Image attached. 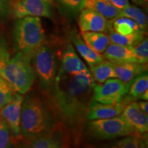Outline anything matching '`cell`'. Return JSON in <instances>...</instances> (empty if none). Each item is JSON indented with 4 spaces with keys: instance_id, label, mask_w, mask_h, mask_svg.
<instances>
[{
    "instance_id": "1",
    "label": "cell",
    "mask_w": 148,
    "mask_h": 148,
    "mask_svg": "<svg viewBox=\"0 0 148 148\" xmlns=\"http://www.w3.org/2000/svg\"><path fill=\"white\" fill-rule=\"evenodd\" d=\"M95 84L89 71L71 75L59 70L53 84L54 101L59 114L68 125H80L86 119Z\"/></svg>"
},
{
    "instance_id": "2",
    "label": "cell",
    "mask_w": 148,
    "mask_h": 148,
    "mask_svg": "<svg viewBox=\"0 0 148 148\" xmlns=\"http://www.w3.org/2000/svg\"><path fill=\"white\" fill-rule=\"evenodd\" d=\"M55 126L54 119L47 106L36 96H27L21 108L20 132L25 143L51 134Z\"/></svg>"
},
{
    "instance_id": "3",
    "label": "cell",
    "mask_w": 148,
    "mask_h": 148,
    "mask_svg": "<svg viewBox=\"0 0 148 148\" xmlns=\"http://www.w3.org/2000/svg\"><path fill=\"white\" fill-rule=\"evenodd\" d=\"M15 48L30 58L32 53L45 41V34L38 16H25L18 18L13 29Z\"/></svg>"
},
{
    "instance_id": "4",
    "label": "cell",
    "mask_w": 148,
    "mask_h": 148,
    "mask_svg": "<svg viewBox=\"0 0 148 148\" xmlns=\"http://www.w3.org/2000/svg\"><path fill=\"white\" fill-rule=\"evenodd\" d=\"M30 58L17 51L0 71V76L9 83L14 92L23 95L30 90L36 79Z\"/></svg>"
},
{
    "instance_id": "5",
    "label": "cell",
    "mask_w": 148,
    "mask_h": 148,
    "mask_svg": "<svg viewBox=\"0 0 148 148\" xmlns=\"http://www.w3.org/2000/svg\"><path fill=\"white\" fill-rule=\"evenodd\" d=\"M87 130L92 136L100 140L124 137L136 132L120 115L108 119L90 120Z\"/></svg>"
},
{
    "instance_id": "6",
    "label": "cell",
    "mask_w": 148,
    "mask_h": 148,
    "mask_svg": "<svg viewBox=\"0 0 148 148\" xmlns=\"http://www.w3.org/2000/svg\"><path fill=\"white\" fill-rule=\"evenodd\" d=\"M31 64L42 86L50 88L56 76V60L52 49L45 43L35 50L30 56Z\"/></svg>"
},
{
    "instance_id": "7",
    "label": "cell",
    "mask_w": 148,
    "mask_h": 148,
    "mask_svg": "<svg viewBox=\"0 0 148 148\" xmlns=\"http://www.w3.org/2000/svg\"><path fill=\"white\" fill-rule=\"evenodd\" d=\"M127 89L128 83L126 84L117 77L107 79L102 84L95 83L92 89V101L115 104L122 100Z\"/></svg>"
},
{
    "instance_id": "8",
    "label": "cell",
    "mask_w": 148,
    "mask_h": 148,
    "mask_svg": "<svg viewBox=\"0 0 148 148\" xmlns=\"http://www.w3.org/2000/svg\"><path fill=\"white\" fill-rule=\"evenodd\" d=\"M53 0H12L10 9L16 18L25 16L53 17Z\"/></svg>"
},
{
    "instance_id": "9",
    "label": "cell",
    "mask_w": 148,
    "mask_h": 148,
    "mask_svg": "<svg viewBox=\"0 0 148 148\" xmlns=\"http://www.w3.org/2000/svg\"><path fill=\"white\" fill-rule=\"evenodd\" d=\"M23 99L21 94L14 92L10 102L0 110V116H2L8 123L15 141L21 139L20 123Z\"/></svg>"
},
{
    "instance_id": "10",
    "label": "cell",
    "mask_w": 148,
    "mask_h": 148,
    "mask_svg": "<svg viewBox=\"0 0 148 148\" xmlns=\"http://www.w3.org/2000/svg\"><path fill=\"white\" fill-rule=\"evenodd\" d=\"M79 12L78 25L81 32L92 31L106 33L112 27L111 19H107L91 9L84 8Z\"/></svg>"
},
{
    "instance_id": "11",
    "label": "cell",
    "mask_w": 148,
    "mask_h": 148,
    "mask_svg": "<svg viewBox=\"0 0 148 148\" xmlns=\"http://www.w3.org/2000/svg\"><path fill=\"white\" fill-rule=\"evenodd\" d=\"M136 132L145 134L148 130V116L138 106L136 101L126 104L120 114Z\"/></svg>"
},
{
    "instance_id": "12",
    "label": "cell",
    "mask_w": 148,
    "mask_h": 148,
    "mask_svg": "<svg viewBox=\"0 0 148 148\" xmlns=\"http://www.w3.org/2000/svg\"><path fill=\"white\" fill-rule=\"evenodd\" d=\"M125 106L123 101L115 104H108L92 101L88 108L86 119L88 120H95L101 119H108L114 117L121 114Z\"/></svg>"
},
{
    "instance_id": "13",
    "label": "cell",
    "mask_w": 148,
    "mask_h": 148,
    "mask_svg": "<svg viewBox=\"0 0 148 148\" xmlns=\"http://www.w3.org/2000/svg\"><path fill=\"white\" fill-rule=\"evenodd\" d=\"M147 72L136 76L128 83V89L121 101L126 105L134 101L148 99Z\"/></svg>"
},
{
    "instance_id": "14",
    "label": "cell",
    "mask_w": 148,
    "mask_h": 148,
    "mask_svg": "<svg viewBox=\"0 0 148 148\" xmlns=\"http://www.w3.org/2000/svg\"><path fill=\"white\" fill-rule=\"evenodd\" d=\"M60 69L64 73L71 75L88 71L71 43L67 44L64 48Z\"/></svg>"
},
{
    "instance_id": "15",
    "label": "cell",
    "mask_w": 148,
    "mask_h": 148,
    "mask_svg": "<svg viewBox=\"0 0 148 148\" xmlns=\"http://www.w3.org/2000/svg\"><path fill=\"white\" fill-rule=\"evenodd\" d=\"M112 65L116 77L126 84L138 75L147 72V63L128 62L123 63H112Z\"/></svg>"
},
{
    "instance_id": "16",
    "label": "cell",
    "mask_w": 148,
    "mask_h": 148,
    "mask_svg": "<svg viewBox=\"0 0 148 148\" xmlns=\"http://www.w3.org/2000/svg\"><path fill=\"white\" fill-rule=\"evenodd\" d=\"M105 60L112 63L136 62L132 48L110 42L102 53Z\"/></svg>"
},
{
    "instance_id": "17",
    "label": "cell",
    "mask_w": 148,
    "mask_h": 148,
    "mask_svg": "<svg viewBox=\"0 0 148 148\" xmlns=\"http://www.w3.org/2000/svg\"><path fill=\"white\" fill-rule=\"evenodd\" d=\"M110 42L132 48L145 38V31L139 29L130 34H120L111 27L106 32Z\"/></svg>"
},
{
    "instance_id": "18",
    "label": "cell",
    "mask_w": 148,
    "mask_h": 148,
    "mask_svg": "<svg viewBox=\"0 0 148 148\" xmlns=\"http://www.w3.org/2000/svg\"><path fill=\"white\" fill-rule=\"evenodd\" d=\"M71 40L75 45V47L76 48L77 52L89 64V66L94 65L105 60L102 54L95 52L91 48L88 47L77 33L75 32L72 33Z\"/></svg>"
},
{
    "instance_id": "19",
    "label": "cell",
    "mask_w": 148,
    "mask_h": 148,
    "mask_svg": "<svg viewBox=\"0 0 148 148\" xmlns=\"http://www.w3.org/2000/svg\"><path fill=\"white\" fill-rule=\"evenodd\" d=\"M80 36L85 43L95 52L102 54L110 43L106 33L101 32H81Z\"/></svg>"
},
{
    "instance_id": "20",
    "label": "cell",
    "mask_w": 148,
    "mask_h": 148,
    "mask_svg": "<svg viewBox=\"0 0 148 148\" xmlns=\"http://www.w3.org/2000/svg\"><path fill=\"white\" fill-rule=\"evenodd\" d=\"M84 8L91 9L110 20L119 16L121 12L120 9L105 0H85Z\"/></svg>"
},
{
    "instance_id": "21",
    "label": "cell",
    "mask_w": 148,
    "mask_h": 148,
    "mask_svg": "<svg viewBox=\"0 0 148 148\" xmlns=\"http://www.w3.org/2000/svg\"><path fill=\"white\" fill-rule=\"evenodd\" d=\"M91 75L94 80L99 84H102L110 78L116 77L112 63L104 60L94 65L90 66Z\"/></svg>"
},
{
    "instance_id": "22",
    "label": "cell",
    "mask_w": 148,
    "mask_h": 148,
    "mask_svg": "<svg viewBox=\"0 0 148 148\" xmlns=\"http://www.w3.org/2000/svg\"><path fill=\"white\" fill-rule=\"evenodd\" d=\"M112 29L120 34H130L141 29L136 22L125 16H118L111 19Z\"/></svg>"
},
{
    "instance_id": "23",
    "label": "cell",
    "mask_w": 148,
    "mask_h": 148,
    "mask_svg": "<svg viewBox=\"0 0 148 148\" xmlns=\"http://www.w3.org/2000/svg\"><path fill=\"white\" fill-rule=\"evenodd\" d=\"M119 16H125L128 17L136 22L142 30L146 31L147 27V19L145 14L138 8V7L130 4L122 9L120 12Z\"/></svg>"
},
{
    "instance_id": "24",
    "label": "cell",
    "mask_w": 148,
    "mask_h": 148,
    "mask_svg": "<svg viewBox=\"0 0 148 148\" xmlns=\"http://www.w3.org/2000/svg\"><path fill=\"white\" fill-rule=\"evenodd\" d=\"M27 147L31 148H60L63 145L57 138L53 137L51 134L36 138L26 143Z\"/></svg>"
},
{
    "instance_id": "25",
    "label": "cell",
    "mask_w": 148,
    "mask_h": 148,
    "mask_svg": "<svg viewBox=\"0 0 148 148\" xmlns=\"http://www.w3.org/2000/svg\"><path fill=\"white\" fill-rule=\"evenodd\" d=\"M14 142L15 140L10 126L2 116H0V148L12 147Z\"/></svg>"
},
{
    "instance_id": "26",
    "label": "cell",
    "mask_w": 148,
    "mask_h": 148,
    "mask_svg": "<svg viewBox=\"0 0 148 148\" xmlns=\"http://www.w3.org/2000/svg\"><path fill=\"white\" fill-rule=\"evenodd\" d=\"M113 147L118 148H138L145 147V144L143 140L137 135H128L124 136L119 141L116 142Z\"/></svg>"
},
{
    "instance_id": "27",
    "label": "cell",
    "mask_w": 148,
    "mask_h": 148,
    "mask_svg": "<svg viewBox=\"0 0 148 148\" xmlns=\"http://www.w3.org/2000/svg\"><path fill=\"white\" fill-rule=\"evenodd\" d=\"M64 10L71 14H77L84 8L85 0H53Z\"/></svg>"
},
{
    "instance_id": "28",
    "label": "cell",
    "mask_w": 148,
    "mask_h": 148,
    "mask_svg": "<svg viewBox=\"0 0 148 148\" xmlns=\"http://www.w3.org/2000/svg\"><path fill=\"white\" fill-rule=\"evenodd\" d=\"M14 91L9 83L0 76V110L10 102Z\"/></svg>"
},
{
    "instance_id": "29",
    "label": "cell",
    "mask_w": 148,
    "mask_h": 148,
    "mask_svg": "<svg viewBox=\"0 0 148 148\" xmlns=\"http://www.w3.org/2000/svg\"><path fill=\"white\" fill-rule=\"evenodd\" d=\"M136 62L140 63H147L148 61V40L145 38L139 43L132 47Z\"/></svg>"
},
{
    "instance_id": "30",
    "label": "cell",
    "mask_w": 148,
    "mask_h": 148,
    "mask_svg": "<svg viewBox=\"0 0 148 148\" xmlns=\"http://www.w3.org/2000/svg\"><path fill=\"white\" fill-rule=\"evenodd\" d=\"M10 58L8 42L3 37L0 36V71L6 65Z\"/></svg>"
},
{
    "instance_id": "31",
    "label": "cell",
    "mask_w": 148,
    "mask_h": 148,
    "mask_svg": "<svg viewBox=\"0 0 148 148\" xmlns=\"http://www.w3.org/2000/svg\"><path fill=\"white\" fill-rule=\"evenodd\" d=\"M105 1L120 10L125 8V7L130 4L129 0H105Z\"/></svg>"
},
{
    "instance_id": "32",
    "label": "cell",
    "mask_w": 148,
    "mask_h": 148,
    "mask_svg": "<svg viewBox=\"0 0 148 148\" xmlns=\"http://www.w3.org/2000/svg\"><path fill=\"white\" fill-rule=\"evenodd\" d=\"M12 0H0V16L4 14L10 8Z\"/></svg>"
},
{
    "instance_id": "33",
    "label": "cell",
    "mask_w": 148,
    "mask_h": 148,
    "mask_svg": "<svg viewBox=\"0 0 148 148\" xmlns=\"http://www.w3.org/2000/svg\"><path fill=\"white\" fill-rule=\"evenodd\" d=\"M139 108L146 114H148V102L146 100H138V102Z\"/></svg>"
},
{
    "instance_id": "34",
    "label": "cell",
    "mask_w": 148,
    "mask_h": 148,
    "mask_svg": "<svg viewBox=\"0 0 148 148\" xmlns=\"http://www.w3.org/2000/svg\"><path fill=\"white\" fill-rule=\"evenodd\" d=\"M135 4L140 6H147V0H131Z\"/></svg>"
}]
</instances>
